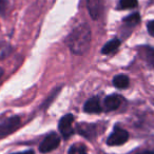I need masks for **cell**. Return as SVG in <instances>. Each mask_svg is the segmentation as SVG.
<instances>
[{
	"label": "cell",
	"instance_id": "9c48e42d",
	"mask_svg": "<svg viewBox=\"0 0 154 154\" xmlns=\"http://www.w3.org/2000/svg\"><path fill=\"white\" fill-rule=\"evenodd\" d=\"M140 57L149 64L150 66H154V49L150 47H141L139 49Z\"/></svg>",
	"mask_w": 154,
	"mask_h": 154
},
{
	"label": "cell",
	"instance_id": "4fadbf2b",
	"mask_svg": "<svg viewBox=\"0 0 154 154\" xmlns=\"http://www.w3.org/2000/svg\"><path fill=\"white\" fill-rule=\"evenodd\" d=\"M139 21H140V16H139L138 13H133L124 19V22L126 24H128L129 26H136V24L139 23Z\"/></svg>",
	"mask_w": 154,
	"mask_h": 154
},
{
	"label": "cell",
	"instance_id": "30bf717a",
	"mask_svg": "<svg viewBox=\"0 0 154 154\" xmlns=\"http://www.w3.org/2000/svg\"><path fill=\"white\" fill-rule=\"evenodd\" d=\"M96 127L89 124H82L78 126V133L88 139H92L96 135Z\"/></svg>",
	"mask_w": 154,
	"mask_h": 154
},
{
	"label": "cell",
	"instance_id": "6da1fadb",
	"mask_svg": "<svg viewBox=\"0 0 154 154\" xmlns=\"http://www.w3.org/2000/svg\"><path fill=\"white\" fill-rule=\"evenodd\" d=\"M66 45L76 55H84L87 53L91 45V30L88 24L75 28L66 38Z\"/></svg>",
	"mask_w": 154,
	"mask_h": 154
},
{
	"label": "cell",
	"instance_id": "5b68a950",
	"mask_svg": "<svg viewBox=\"0 0 154 154\" xmlns=\"http://www.w3.org/2000/svg\"><path fill=\"white\" fill-rule=\"evenodd\" d=\"M129 139V134L127 131L120 128H115L113 132L110 134L107 139V143L109 146H119L125 143Z\"/></svg>",
	"mask_w": 154,
	"mask_h": 154
},
{
	"label": "cell",
	"instance_id": "ba28073f",
	"mask_svg": "<svg viewBox=\"0 0 154 154\" xmlns=\"http://www.w3.org/2000/svg\"><path fill=\"white\" fill-rule=\"evenodd\" d=\"M84 111L87 113H99L101 111V107L98 97H92L88 99L84 106Z\"/></svg>",
	"mask_w": 154,
	"mask_h": 154
},
{
	"label": "cell",
	"instance_id": "3957f363",
	"mask_svg": "<svg viewBox=\"0 0 154 154\" xmlns=\"http://www.w3.org/2000/svg\"><path fill=\"white\" fill-rule=\"evenodd\" d=\"M60 143V137L56 133L49 134L39 146V151L41 153H49V152L55 150Z\"/></svg>",
	"mask_w": 154,
	"mask_h": 154
},
{
	"label": "cell",
	"instance_id": "52a82bcc",
	"mask_svg": "<svg viewBox=\"0 0 154 154\" xmlns=\"http://www.w3.org/2000/svg\"><path fill=\"white\" fill-rule=\"evenodd\" d=\"M103 103H105V108L107 111H113V110L119 108V106L122 105V97L116 94L110 95V96L106 97Z\"/></svg>",
	"mask_w": 154,
	"mask_h": 154
},
{
	"label": "cell",
	"instance_id": "7a4b0ae2",
	"mask_svg": "<svg viewBox=\"0 0 154 154\" xmlns=\"http://www.w3.org/2000/svg\"><path fill=\"white\" fill-rule=\"evenodd\" d=\"M20 126V117L14 116V117L8 118L5 122L0 124V138L7 137L8 135L15 132Z\"/></svg>",
	"mask_w": 154,
	"mask_h": 154
},
{
	"label": "cell",
	"instance_id": "ffe728a7",
	"mask_svg": "<svg viewBox=\"0 0 154 154\" xmlns=\"http://www.w3.org/2000/svg\"><path fill=\"white\" fill-rule=\"evenodd\" d=\"M2 70H0V79H1V76H2Z\"/></svg>",
	"mask_w": 154,
	"mask_h": 154
},
{
	"label": "cell",
	"instance_id": "ac0fdd59",
	"mask_svg": "<svg viewBox=\"0 0 154 154\" xmlns=\"http://www.w3.org/2000/svg\"><path fill=\"white\" fill-rule=\"evenodd\" d=\"M14 154H35V153L32 150H29V151H23V152H19V153H14Z\"/></svg>",
	"mask_w": 154,
	"mask_h": 154
},
{
	"label": "cell",
	"instance_id": "9a60e30c",
	"mask_svg": "<svg viewBox=\"0 0 154 154\" xmlns=\"http://www.w3.org/2000/svg\"><path fill=\"white\" fill-rule=\"evenodd\" d=\"M120 9H133L137 7V0H120Z\"/></svg>",
	"mask_w": 154,
	"mask_h": 154
},
{
	"label": "cell",
	"instance_id": "8992f818",
	"mask_svg": "<svg viewBox=\"0 0 154 154\" xmlns=\"http://www.w3.org/2000/svg\"><path fill=\"white\" fill-rule=\"evenodd\" d=\"M87 8L92 19L97 20L101 15L103 3V0H87Z\"/></svg>",
	"mask_w": 154,
	"mask_h": 154
},
{
	"label": "cell",
	"instance_id": "277c9868",
	"mask_svg": "<svg viewBox=\"0 0 154 154\" xmlns=\"http://www.w3.org/2000/svg\"><path fill=\"white\" fill-rule=\"evenodd\" d=\"M73 122H74V116L72 114H66L60 119L58 124V129L64 139H68L74 133V129L72 128Z\"/></svg>",
	"mask_w": 154,
	"mask_h": 154
},
{
	"label": "cell",
	"instance_id": "5bb4252c",
	"mask_svg": "<svg viewBox=\"0 0 154 154\" xmlns=\"http://www.w3.org/2000/svg\"><path fill=\"white\" fill-rule=\"evenodd\" d=\"M69 154H87V148L82 143H74L69 149Z\"/></svg>",
	"mask_w": 154,
	"mask_h": 154
},
{
	"label": "cell",
	"instance_id": "7c38bea8",
	"mask_svg": "<svg viewBox=\"0 0 154 154\" xmlns=\"http://www.w3.org/2000/svg\"><path fill=\"white\" fill-rule=\"evenodd\" d=\"M120 45V40L118 38H114L112 40H110L109 42H107L105 45V47L101 49V53L103 54H110L112 52H114L116 49H118Z\"/></svg>",
	"mask_w": 154,
	"mask_h": 154
},
{
	"label": "cell",
	"instance_id": "e0dca14e",
	"mask_svg": "<svg viewBox=\"0 0 154 154\" xmlns=\"http://www.w3.org/2000/svg\"><path fill=\"white\" fill-rule=\"evenodd\" d=\"M148 32H149V34L151 36L154 37V20H152V21H150L148 23Z\"/></svg>",
	"mask_w": 154,
	"mask_h": 154
},
{
	"label": "cell",
	"instance_id": "2e32d148",
	"mask_svg": "<svg viewBox=\"0 0 154 154\" xmlns=\"http://www.w3.org/2000/svg\"><path fill=\"white\" fill-rule=\"evenodd\" d=\"M8 8V1L7 0H0V14H5Z\"/></svg>",
	"mask_w": 154,
	"mask_h": 154
},
{
	"label": "cell",
	"instance_id": "8fae6325",
	"mask_svg": "<svg viewBox=\"0 0 154 154\" xmlns=\"http://www.w3.org/2000/svg\"><path fill=\"white\" fill-rule=\"evenodd\" d=\"M130 84V79L127 75L120 74V75H116L113 78V85L114 87H116L117 89H126L129 87Z\"/></svg>",
	"mask_w": 154,
	"mask_h": 154
},
{
	"label": "cell",
	"instance_id": "d6986e66",
	"mask_svg": "<svg viewBox=\"0 0 154 154\" xmlns=\"http://www.w3.org/2000/svg\"><path fill=\"white\" fill-rule=\"evenodd\" d=\"M138 154H154L153 151H143V152H140Z\"/></svg>",
	"mask_w": 154,
	"mask_h": 154
}]
</instances>
